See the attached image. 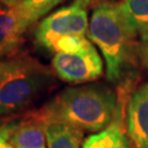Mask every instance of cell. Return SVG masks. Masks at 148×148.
<instances>
[{"label": "cell", "mask_w": 148, "mask_h": 148, "mask_svg": "<svg viewBox=\"0 0 148 148\" xmlns=\"http://www.w3.org/2000/svg\"><path fill=\"white\" fill-rule=\"evenodd\" d=\"M119 98L104 85L68 87L47 102L37 115L44 121L60 122L82 132L97 133L111 124Z\"/></svg>", "instance_id": "1"}, {"label": "cell", "mask_w": 148, "mask_h": 148, "mask_svg": "<svg viewBox=\"0 0 148 148\" xmlns=\"http://www.w3.org/2000/svg\"><path fill=\"white\" fill-rule=\"evenodd\" d=\"M88 36L104 58L108 80L112 84L120 82L137 55V44L122 19L117 2L102 0L95 5Z\"/></svg>", "instance_id": "2"}, {"label": "cell", "mask_w": 148, "mask_h": 148, "mask_svg": "<svg viewBox=\"0 0 148 148\" xmlns=\"http://www.w3.org/2000/svg\"><path fill=\"white\" fill-rule=\"evenodd\" d=\"M53 84V74L30 56L0 59V116L33 103Z\"/></svg>", "instance_id": "3"}, {"label": "cell", "mask_w": 148, "mask_h": 148, "mask_svg": "<svg viewBox=\"0 0 148 148\" xmlns=\"http://www.w3.org/2000/svg\"><path fill=\"white\" fill-rule=\"evenodd\" d=\"M93 0H74L43 19L35 30V40L43 48L54 52L60 38L86 36L89 29L88 8Z\"/></svg>", "instance_id": "4"}, {"label": "cell", "mask_w": 148, "mask_h": 148, "mask_svg": "<svg viewBox=\"0 0 148 148\" xmlns=\"http://www.w3.org/2000/svg\"><path fill=\"white\" fill-rule=\"evenodd\" d=\"M54 73L68 84H84L99 79L103 74V62L98 49L88 41L74 53H55L52 59Z\"/></svg>", "instance_id": "5"}, {"label": "cell", "mask_w": 148, "mask_h": 148, "mask_svg": "<svg viewBox=\"0 0 148 148\" xmlns=\"http://www.w3.org/2000/svg\"><path fill=\"white\" fill-rule=\"evenodd\" d=\"M127 135L133 148H148V82L130 98L125 115Z\"/></svg>", "instance_id": "6"}, {"label": "cell", "mask_w": 148, "mask_h": 148, "mask_svg": "<svg viewBox=\"0 0 148 148\" xmlns=\"http://www.w3.org/2000/svg\"><path fill=\"white\" fill-rule=\"evenodd\" d=\"M82 148H133L126 131L124 98L119 99L113 122L104 130L85 138Z\"/></svg>", "instance_id": "7"}, {"label": "cell", "mask_w": 148, "mask_h": 148, "mask_svg": "<svg viewBox=\"0 0 148 148\" xmlns=\"http://www.w3.org/2000/svg\"><path fill=\"white\" fill-rule=\"evenodd\" d=\"M27 29L16 7L0 2V59L18 51Z\"/></svg>", "instance_id": "8"}, {"label": "cell", "mask_w": 148, "mask_h": 148, "mask_svg": "<svg viewBox=\"0 0 148 148\" xmlns=\"http://www.w3.org/2000/svg\"><path fill=\"white\" fill-rule=\"evenodd\" d=\"M7 127L9 143L14 148H47L45 123L37 114Z\"/></svg>", "instance_id": "9"}, {"label": "cell", "mask_w": 148, "mask_h": 148, "mask_svg": "<svg viewBox=\"0 0 148 148\" xmlns=\"http://www.w3.org/2000/svg\"><path fill=\"white\" fill-rule=\"evenodd\" d=\"M44 123L47 148H82L85 132L60 122Z\"/></svg>", "instance_id": "10"}, {"label": "cell", "mask_w": 148, "mask_h": 148, "mask_svg": "<svg viewBox=\"0 0 148 148\" xmlns=\"http://www.w3.org/2000/svg\"><path fill=\"white\" fill-rule=\"evenodd\" d=\"M117 7L128 31L137 38L148 27V0H121Z\"/></svg>", "instance_id": "11"}, {"label": "cell", "mask_w": 148, "mask_h": 148, "mask_svg": "<svg viewBox=\"0 0 148 148\" xmlns=\"http://www.w3.org/2000/svg\"><path fill=\"white\" fill-rule=\"evenodd\" d=\"M64 1L65 0H22L13 7H16L24 24L30 27Z\"/></svg>", "instance_id": "12"}, {"label": "cell", "mask_w": 148, "mask_h": 148, "mask_svg": "<svg viewBox=\"0 0 148 148\" xmlns=\"http://www.w3.org/2000/svg\"><path fill=\"white\" fill-rule=\"evenodd\" d=\"M89 38L86 36H67L60 38L55 45L54 53H74L82 48L88 43Z\"/></svg>", "instance_id": "13"}, {"label": "cell", "mask_w": 148, "mask_h": 148, "mask_svg": "<svg viewBox=\"0 0 148 148\" xmlns=\"http://www.w3.org/2000/svg\"><path fill=\"white\" fill-rule=\"evenodd\" d=\"M137 56L140 62L148 67V44H138L137 43Z\"/></svg>", "instance_id": "14"}, {"label": "cell", "mask_w": 148, "mask_h": 148, "mask_svg": "<svg viewBox=\"0 0 148 148\" xmlns=\"http://www.w3.org/2000/svg\"><path fill=\"white\" fill-rule=\"evenodd\" d=\"M0 148H14L8 138V127L7 125L0 127Z\"/></svg>", "instance_id": "15"}, {"label": "cell", "mask_w": 148, "mask_h": 148, "mask_svg": "<svg viewBox=\"0 0 148 148\" xmlns=\"http://www.w3.org/2000/svg\"><path fill=\"white\" fill-rule=\"evenodd\" d=\"M138 44H148V27L138 35Z\"/></svg>", "instance_id": "16"}, {"label": "cell", "mask_w": 148, "mask_h": 148, "mask_svg": "<svg viewBox=\"0 0 148 148\" xmlns=\"http://www.w3.org/2000/svg\"><path fill=\"white\" fill-rule=\"evenodd\" d=\"M21 1L22 0H0V2H1V3L8 5V7H13V5L20 3Z\"/></svg>", "instance_id": "17"}]
</instances>
